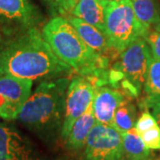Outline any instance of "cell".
Instances as JSON below:
<instances>
[{
	"mask_svg": "<svg viewBox=\"0 0 160 160\" xmlns=\"http://www.w3.org/2000/svg\"><path fill=\"white\" fill-rule=\"evenodd\" d=\"M96 123L92 102L86 112L76 120L70 129L69 135L66 139L67 145L69 149L78 150L86 146L87 138Z\"/></svg>",
	"mask_w": 160,
	"mask_h": 160,
	"instance_id": "cell-14",
	"label": "cell"
},
{
	"mask_svg": "<svg viewBox=\"0 0 160 160\" xmlns=\"http://www.w3.org/2000/svg\"><path fill=\"white\" fill-rule=\"evenodd\" d=\"M145 160H160V159L159 158H150V157H149V158H146Z\"/></svg>",
	"mask_w": 160,
	"mask_h": 160,
	"instance_id": "cell-27",
	"label": "cell"
},
{
	"mask_svg": "<svg viewBox=\"0 0 160 160\" xmlns=\"http://www.w3.org/2000/svg\"><path fill=\"white\" fill-rule=\"evenodd\" d=\"M2 46H3V39H2V36H1V34H0V52H1Z\"/></svg>",
	"mask_w": 160,
	"mask_h": 160,
	"instance_id": "cell-25",
	"label": "cell"
},
{
	"mask_svg": "<svg viewBox=\"0 0 160 160\" xmlns=\"http://www.w3.org/2000/svg\"><path fill=\"white\" fill-rule=\"evenodd\" d=\"M152 55L144 38H141L120 52L119 62L115 67L140 93L144 86Z\"/></svg>",
	"mask_w": 160,
	"mask_h": 160,
	"instance_id": "cell-5",
	"label": "cell"
},
{
	"mask_svg": "<svg viewBox=\"0 0 160 160\" xmlns=\"http://www.w3.org/2000/svg\"><path fill=\"white\" fill-rule=\"evenodd\" d=\"M78 0H67V4L65 6V14L66 13H70L71 10L73 9L75 5L78 3Z\"/></svg>",
	"mask_w": 160,
	"mask_h": 160,
	"instance_id": "cell-24",
	"label": "cell"
},
{
	"mask_svg": "<svg viewBox=\"0 0 160 160\" xmlns=\"http://www.w3.org/2000/svg\"><path fill=\"white\" fill-rule=\"evenodd\" d=\"M144 39L148 43L151 52L152 59L160 61V31L157 29L148 30Z\"/></svg>",
	"mask_w": 160,
	"mask_h": 160,
	"instance_id": "cell-19",
	"label": "cell"
},
{
	"mask_svg": "<svg viewBox=\"0 0 160 160\" xmlns=\"http://www.w3.org/2000/svg\"><path fill=\"white\" fill-rule=\"evenodd\" d=\"M155 29H157V30L160 31V22L158 23V24H156V25H155Z\"/></svg>",
	"mask_w": 160,
	"mask_h": 160,
	"instance_id": "cell-26",
	"label": "cell"
},
{
	"mask_svg": "<svg viewBox=\"0 0 160 160\" xmlns=\"http://www.w3.org/2000/svg\"><path fill=\"white\" fill-rule=\"evenodd\" d=\"M96 87V84L91 78L77 77L70 80L66 93L65 113L61 131L63 139H67L76 120L86 112L93 102Z\"/></svg>",
	"mask_w": 160,
	"mask_h": 160,
	"instance_id": "cell-7",
	"label": "cell"
},
{
	"mask_svg": "<svg viewBox=\"0 0 160 160\" xmlns=\"http://www.w3.org/2000/svg\"><path fill=\"white\" fill-rule=\"evenodd\" d=\"M108 0H78L70 13L106 33Z\"/></svg>",
	"mask_w": 160,
	"mask_h": 160,
	"instance_id": "cell-12",
	"label": "cell"
},
{
	"mask_svg": "<svg viewBox=\"0 0 160 160\" xmlns=\"http://www.w3.org/2000/svg\"><path fill=\"white\" fill-rule=\"evenodd\" d=\"M46 2L52 9L59 14H65V6L67 4V0H44Z\"/></svg>",
	"mask_w": 160,
	"mask_h": 160,
	"instance_id": "cell-22",
	"label": "cell"
},
{
	"mask_svg": "<svg viewBox=\"0 0 160 160\" xmlns=\"http://www.w3.org/2000/svg\"><path fill=\"white\" fill-rule=\"evenodd\" d=\"M142 141L149 149H160V128L156 126L140 134Z\"/></svg>",
	"mask_w": 160,
	"mask_h": 160,
	"instance_id": "cell-20",
	"label": "cell"
},
{
	"mask_svg": "<svg viewBox=\"0 0 160 160\" xmlns=\"http://www.w3.org/2000/svg\"><path fill=\"white\" fill-rule=\"evenodd\" d=\"M72 69L52 51L37 27L20 30L0 52V75L22 79L50 80L71 73Z\"/></svg>",
	"mask_w": 160,
	"mask_h": 160,
	"instance_id": "cell-1",
	"label": "cell"
},
{
	"mask_svg": "<svg viewBox=\"0 0 160 160\" xmlns=\"http://www.w3.org/2000/svg\"><path fill=\"white\" fill-rule=\"evenodd\" d=\"M145 105L150 110L160 128V102H145Z\"/></svg>",
	"mask_w": 160,
	"mask_h": 160,
	"instance_id": "cell-23",
	"label": "cell"
},
{
	"mask_svg": "<svg viewBox=\"0 0 160 160\" xmlns=\"http://www.w3.org/2000/svg\"><path fill=\"white\" fill-rule=\"evenodd\" d=\"M121 135L126 160H145L150 157V149L147 148L135 128Z\"/></svg>",
	"mask_w": 160,
	"mask_h": 160,
	"instance_id": "cell-15",
	"label": "cell"
},
{
	"mask_svg": "<svg viewBox=\"0 0 160 160\" xmlns=\"http://www.w3.org/2000/svg\"><path fill=\"white\" fill-rule=\"evenodd\" d=\"M147 32L134 13L131 0H108L106 35L111 48L122 52Z\"/></svg>",
	"mask_w": 160,
	"mask_h": 160,
	"instance_id": "cell-4",
	"label": "cell"
},
{
	"mask_svg": "<svg viewBox=\"0 0 160 160\" xmlns=\"http://www.w3.org/2000/svg\"><path fill=\"white\" fill-rule=\"evenodd\" d=\"M44 21L30 0H0V24L20 30L34 28Z\"/></svg>",
	"mask_w": 160,
	"mask_h": 160,
	"instance_id": "cell-9",
	"label": "cell"
},
{
	"mask_svg": "<svg viewBox=\"0 0 160 160\" xmlns=\"http://www.w3.org/2000/svg\"><path fill=\"white\" fill-rule=\"evenodd\" d=\"M125 100L118 90L106 86H98L92 102L93 113L97 123L111 126L118 108Z\"/></svg>",
	"mask_w": 160,
	"mask_h": 160,
	"instance_id": "cell-10",
	"label": "cell"
},
{
	"mask_svg": "<svg viewBox=\"0 0 160 160\" xmlns=\"http://www.w3.org/2000/svg\"><path fill=\"white\" fill-rule=\"evenodd\" d=\"M68 20L84 42L96 52L103 54L111 48L107 35L101 29L75 16H69Z\"/></svg>",
	"mask_w": 160,
	"mask_h": 160,
	"instance_id": "cell-13",
	"label": "cell"
},
{
	"mask_svg": "<svg viewBox=\"0 0 160 160\" xmlns=\"http://www.w3.org/2000/svg\"><path fill=\"white\" fill-rule=\"evenodd\" d=\"M144 91L145 102H160V61L152 59L144 84Z\"/></svg>",
	"mask_w": 160,
	"mask_h": 160,
	"instance_id": "cell-18",
	"label": "cell"
},
{
	"mask_svg": "<svg viewBox=\"0 0 160 160\" xmlns=\"http://www.w3.org/2000/svg\"><path fill=\"white\" fill-rule=\"evenodd\" d=\"M0 160H32L26 140L4 124H0Z\"/></svg>",
	"mask_w": 160,
	"mask_h": 160,
	"instance_id": "cell-11",
	"label": "cell"
},
{
	"mask_svg": "<svg viewBox=\"0 0 160 160\" xmlns=\"http://www.w3.org/2000/svg\"><path fill=\"white\" fill-rule=\"evenodd\" d=\"M85 147V160H126L122 135L111 126L96 123Z\"/></svg>",
	"mask_w": 160,
	"mask_h": 160,
	"instance_id": "cell-6",
	"label": "cell"
},
{
	"mask_svg": "<svg viewBox=\"0 0 160 160\" xmlns=\"http://www.w3.org/2000/svg\"><path fill=\"white\" fill-rule=\"evenodd\" d=\"M132 9L139 22L147 30L160 22L158 0H131Z\"/></svg>",
	"mask_w": 160,
	"mask_h": 160,
	"instance_id": "cell-16",
	"label": "cell"
},
{
	"mask_svg": "<svg viewBox=\"0 0 160 160\" xmlns=\"http://www.w3.org/2000/svg\"><path fill=\"white\" fill-rule=\"evenodd\" d=\"M69 82V78L62 77L44 80L23 105L18 119L29 129L41 133L58 129L63 122Z\"/></svg>",
	"mask_w": 160,
	"mask_h": 160,
	"instance_id": "cell-3",
	"label": "cell"
},
{
	"mask_svg": "<svg viewBox=\"0 0 160 160\" xmlns=\"http://www.w3.org/2000/svg\"><path fill=\"white\" fill-rule=\"evenodd\" d=\"M44 38L62 62L101 86L109 79L107 60L84 42L68 18L56 16L42 29Z\"/></svg>",
	"mask_w": 160,
	"mask_h": 160,
	"instance_id": "cell-2",
	"label": "cell"
},
{
	"mask_svg": "<svg viewBox=\"0 0 160 160\" xmlns=\"http://www.w3.org/2000/svg\"><path fill=\"white\" fill-rule=\"evenodd\" d=\"M156 126H158V124H157V121L155 119V118L149 110H146L141 115L139 119L136 121L134 128L141 134V133L148 131Z\"/></svg>",
	"mask_w": 160,
	"mask_h": 160,
	"instance_id": "cell-21",
	"label": "cell"
},
{
	"mask_svg": "<svg viewBox=\"0 0 160 160\" xmlns=\"http://www.w3.org/2000/svg\"><path fill=\"white\" fill-rule=\"evenodd\" d=\"M135 123H136L135 107L131 102L125 99L115 113L112 126L119 132L120 133H124L134 128Z\"/></svg>",
	"mask_w": 160,
	"mask_h": 160,
	"instance_id": "cell-17",
	"label": "cell"
},
{
	"mask_svg": "<svg viewBox=\"0 0 160 160\" xmlns=\"http://www.w3.org/2000/svg\"><path fill=\"white\" fill-rule=\"evenodd\" d=\"M33 81L0 75V118L16 119L31 94Z\"/></svg>",
	"mask_w": 160,
	"mask_h": 160,
	"instance_id": "cell-8",
	"label": "cell"
}]
</instances>
